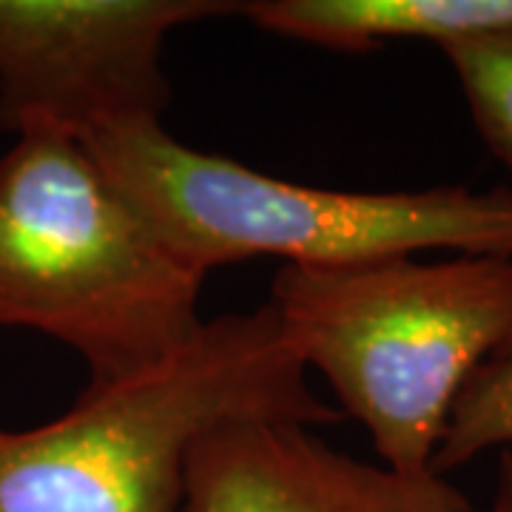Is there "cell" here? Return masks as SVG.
<instances>
[{
    "label": "cell",
    "mask_w": 512,
    "mask_h": 512,
    "mask_svg": "<svg viewBox=\"0 0 512 512\" xmlns=\"http://www.w3.org/2000/svg\"><path fill=\"white\" fill-rule=\"evenodd\" d=\"M484 512H512V450L501 453L493 498H490V504H487Z\"/></svg>",
    "instance_id": "cell-10"
},
{
    "label": "cell",
    "mask_w": 512,
    "mask_h": 512,
    "mask_svg": "<svg viewBox=\"0 0 512 512\" xmlns=\"http://www.w3.org/2000/svg\"><path fill=\"white\" fill-rule=\"evenodd\" d=\"M143 205L171 251L208 271L276 256L288 268H356L424 251L512 256V191L441 185L336 191L185 146L163 123L80 140Z\"/></svg>",
    "instance_id": "cell-4"
},
{
    "label": "cell",
    "mask_w": 512,
    "mask_h": 512,
    "mask_svg": "<svg viewBox=\"0 0 512 512\" xmlns=\"http://www.w3.org/2000/svg\"><path fill=\"white\" fill-rule=\"evenodd\" d=\"M239 15L276 37L367 55L390 40H456L512 29V0H251Z\"/></svg>",
    "instance_id": "cell-7"
},
{
    "label": "cell",
    "mask_w": 512,
    "mask_h": 512,
    "mask_svg": "<svg viewBox=\"0 0 512 512\" xmlns=\"http://www.w3.org/2000/svg\"><path fill=\"white\" fill-rule=\"evenodd\" d=\"M248 419L328 424L274 308L205 319L160 365L89 384L69 413L0 427V512H185L197 441Z\"/></svg>",
    "instance_id": "cell-1"
},
{
    "label": "cell",
    "mask_w": 512,
    "mask_h": 512,
    "mask_svg": "<svg viewBox=\"0 0 512 512\" xmlns=\"http://www.w3.org/2000/svg\"><path fill=\"white\" fill-rule=\"evenodd\" d=\"M512 447V333L476 367L458 393L433 456V473L444 476L487 450Z\"/></svg>",
    "instance_id": "cell-8"
},
{
    "label": "cell",
    "mask_w": 512,
    "mask_h": 512,
    "mask_svg": "<svg viewBox=\"0 0 512 512\" xmlns=\"http://www.w3.org/2000/svg\"><path fill=\"white\" fill-rule=\"evenodd\" d=\"M478 134L512 168V29L441 46Z\"/></svg>",
    "instance_id": "cell-9"
},
{
    "label": "cell",
    "mask_w": 512,
    "mask_h": 512,
    "mask_svg": "<svg viewBox=\"0 0 512 512\" xmlns=\"http://www.w3.org/2000/svg\"><path fill=\"white\" fill-rule=\"evenodd\" d=\"M268 305L384 467L419 476L467 379L512 333V256L282 265Z\"/></svg>",
    "instance_id": "cell-3"
},
{
    "label": "cell",
    "mask_w": 512,
    "mask_h": 512,
    "mask_svg": "<svg viewBox=\"0 0 512 512\" xmlns=\"http://www.w3.org/2000/svg\"><path fill=\"white\" fill-rule=\"evenodd\" d=\"M234 12L222 0H0V128L89 140L163 123L168 35Z\"/></svg>",
    "instance_id": "cell-5"
},
{
    "label": "cell",
    "mask_w": 512,
    "mask_h": 512,
    "mask_svg": "<svg viewBox=\"0 0 512 512\" xmlns=\"http://www.w3.org/2000/svg\"><path fill=\"white\" fill-rule=\"evenodd\" d=\"M185 512H473L444 476L350 458L296 421L205 433L188 458Z\"/></svg>",
    "instance_id": "cell-6"
},
{
    "label": "cell",
    "mask_w": 512,
    "mask_h": 512,
    "mask_svg": "<svg viewBox=\"0 0 512 512\" xmlns=\"http://www.w3.org/2000/svg\"><path fill=\"white\" fill-rule=\"evenodd\" d=\"M202 282L77 137L23 128L0 154V328L69 345L89 384L120 382L197 333Z\"/></svg>",
    "instance_id": "cell-2"
}]
</instances>
